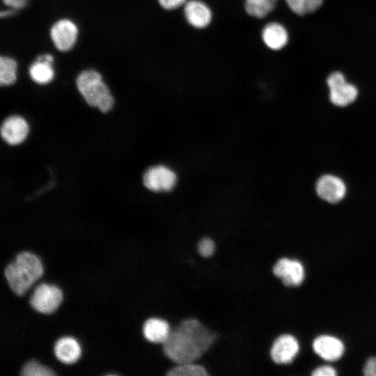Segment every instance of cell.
Wrapping results in <instances>:
<instances>
[{"mask_svg":"<svg viewBox=\"0 0 376 376\" xmlns=\"http://www.w3.org/2000/svg\"><path fill=\"white\" fill-rule=\"evenodd\" d=\"M218 334L195 318L180 321L162 343L164 354L175 364L196 362L212 348Z\"/></svg>","mask_w":376,"mask_h":376,"instance_id":"6da1fadb","label":"cell"},{"mask_svg":"<svg viewBox=\"0 0 376 376\" xmlns=\"http://www.w3.org/2000/svg\"><path fill=\"white\" fill-rule=\"evenodd\" d=\"M40 260L35 254L24 251L18 253L15 260L4 269V275L12 291L21 296L42 274Z\"/></svg>","mask_w":376,"mask_h":376,"instance_id":"7a4b0ae2","label":"cell"},{"mask_svg":"<svg viewBox=\"0 0 376 376\" xmlns=\"http://www.w3.org/2000/svg\"><path fill=\"white\" fill-rule=\"evenodd\" d=\"M76 85L80 94L91 107H97L103 113L112 109L113 97L97 71L93 69L83 70L77 77Z\"/></svg>","mask_w":376,"mask_h":376,"instance_id":"3957f363","label":"cell"},{"mask_svg":"<svg viewBox=\"0 0 376 376\" xmlns=\"http://www.w3.org/2000/svg\"><path fill=\"white\" fill-rule=\"evenodd\" d=\"M61 300L62 292L58 287L42 283L34 289L29 304L38 312L51 313L57 308Z\"/></svg>","mask_w":376,"mask_h":376,"instance_id":"277c9868","label":"cell"},{"mask_svg":"<svg viewBox=\"0 0 376 376\" xmlns=\"http://www.w3.org/2000/svg\"><path fill=\"white\" fill-rule=\"evenodd\" d=\"M329 88V99L332 104L338 107H346L357 98V88L348 83L340 72L331 73L327 79Z\"/></svg>","mask_w":376,"mask_h":376,"instance_id":"5b68a950","label":"cell"},{"mask_svg":"<svg viewBox=\"0 0 376 376\" xmlns=\"http://www.w3.org/2000/svg\"><path fill=\"white\" fill-rule=\"evenodd\" d=\"M177 175L173 170L164 165L149 168L143 176L144 186L152 191H169L177 182Z\"/></svg>","mask_w":376,"mask_h":376,"instance_id":"8992f818","label":"cell"},{"mask_svg":"<svg viewBox=\"0 0 376 376\" xmlns=\"http://www.w3.org/2000/svg\"><path fill=\"white\" fill-rule=\"evenodd\" d=\"M273 274L281 279L286 287H295L301 284L304 279V268L297 260L288 258L279 259L273 265Z\"/></svg>","mask_w":376,"mask_h":376,"instance_id":"52a82bcc","label":"cell"},{"mask_svg":"<svg viewBox=\"0 0 376 376\" xmlns=\"http://www.w3.org/2000/svg\"><path fill=\"white\" fill-rule=\"evenodd\" d=\"M78 36L77 25L68 19L56 21L51 27L50 37L54 46L61 52L70 50Z\"/></svg>","mask_w":376,"mask_h":376,"instance_id":"ba28073f","label":"cell"},{"mask_svg":"<svg viewBox=\"0 0 376 376\" xmlns=\"http://www.w3.org/2000/svg\"><path fill=\"white\" fill-rule=\"evenodd\" d=\"M318 196L329 203H337L345 196L346 185L338 176L326 174L318 178L315 185Z\"/></svg>","mask_w":376,"mask_h":376,"instance_id":"9c48e42d","label":"cell"},{"mask_svg":"<svg viewBox=\"0 0 376 376\" xmlns=\"http://www.w3.org/2000/svg\"><path fill=\"white\" fill-rule=\"evenodd\" d=\"M299 351L297 338L290 334H282L273 342L269 350L271 359L276 364L291 363Z\"/></svg>","mask_w":376,"mask_h":376,"instance_id":"30bf717a","label":"cell"},{"mask_svg":"<svg viewBox=\"0 0 376 376\" xmlns=\"http://www.w3.org/2000/svg\"><path fill=\"white\" fill-rule=\"evenodd\" d=\"M184 15L187 22L198 29L206 28L212 19L210 8L201 0H188L184 5Z\"/></svg>","mask_w":376,"mask_h":376,"instance_id":"8fae6325","label":"cell"},{"mask_svg":"<svg viewBox=\"0 0 376 376\" xmlns=\"http://www.w3.org/2000/svg\"><path fill=\"white\" fill-rule=\"evenodd\" d=\"M313 348L318 356L329 361L339 359L345 351L343 343L338 338L329 335L318 336L313 340Z\"/></svg>","mask_w":376,"mask_h":376,"instance_id":"7c38bea8","label":"cell"},{"mask_svg":"<svg viewBox=\"0 0 376 376\" xmlns=\"http://www.w3.org/2000/svg\"><path fill=\"white\" fill-rule=\"evenodd\" d=\"M28 133L29 126L26 121L18 116L6 118L1 127V137L10 145L21 143L26 138Z\"/></svg>","mask_w":376,"mask_h":376,"instance_id":"4fadbf2b","label":"cell"},{"mask_svg":"<svg viewBox=\"0 0 376 376\" xmlns=\"http://www.w3.org/2000/svg\"><path fill=\"white\" fill-rule=\"evenodd\" d=\"M53 61L54 58L51 54L38 56L36 61L33 62L29 69L31 79L38 84H46L52 81L54 77Z\"/></svg>","mask_w":376,"mask_h":376,"instance_id":"5bb4252c","label":"cell"},{"mask_svg":"<svg viewBox=\"0 0 376 376\" xmlns=\"http://www.w3.org/2000/svg\"><path fill=\"white\" fill-rule=\"evenodd\" d=\"M264 44L272 50L283 48L288 41V34L285 28L278 22L267 24L262 31Z\"/></svg>","mask_w":376,"mask_h":376,"instance_id":"9a60e30c","label":"cell"},{"mask_svg":"<svg viewBox=\"0 0 376 376\" xmlns=\"http://www.w3.org/2000/svg\"><path fill=\"white\" fill-rule=\"evenodd\" d=\"M171 328L169 322L162 318H150L143 326L145 338L153 343H163L168 338Z\"/></svg>","mask_w":376,"mask_h":376,"instance_id":"2e32d148","label":"cell"},{"mask_svg":"<svg viewBox=\"0 0 376 376\" xmlns=\"http://www.w3.org/2000/svg\"><path fill=\"white\" fill-rule=\"evenodd\" d=\"M56 357L62 363L70 364L75 362L81 354L78 342L72 337L58 338L54 347Z\"/></svg>","mask_w":376,"mask_h":376,"instance_id":"e0dca14e","label":"cell"},{"mask_svg":"<svg viewBox=\"0 0 376 376\" xmlns=\"http://www.w3.org/2000/svg\"><path fill=\"white\" fill-rule=\"evenodd\" d=\"M277 0H245L246 12L251 17L261 19L274 8Z\"/></svg>","mask_w":376,"mask_h":376,"instance_id":"ac0fdd59","label":"cell"},{"mask_svg":"<svg viewBox=\"0 0 376 376\" xmlns=\"http://www.w3.org/2000/svg\"><path fill=\"white\" fill-rule=\"evenodd\" d=\"M168 376H207V368L195 362L175 364L166 373Z\"/></svg>","mask_w":376,"mask_h":376,"instance_id":"d6986e66","label":"cell"},{"mask_svg":"<svg viewBox=\"0 0 376 376\" xmlns=\"http://www.w3.org/2000/svg\"><path fill=\"white\" fill-rule=\"evenodd\" d=\"M17 63L9 56H1L0 58V84L9 86L17 79Z\"/></svg>","mask_w":376,"mask_h":376,"instance_id":"ffe728a7","label":"cell"},{"mask_svg":"<svg viewBox=\"0 0 376 376\" xmlns=\"http://www.w3.org/2000/svg\"><path fill=\"white\" fill-rule=\"evenodd\" d=\"M285 2L292 12L303 15L316 10L322 0H285Z\"/></svg>","mask_w":376,"mask_h":376,"instance_id":"44dd1931","label":"cell"},{"mask_svg":"<svg viewBox=\"0 0 376 376\" xmlns=\"http://www.w3.org/2000/svg\"><path fill=\"white\" fill-rule=\"evenodd\" d=\"M20 374L23 376H51L55 373L50 368L31 360L22 367Z\"/></svg>","mask_w":376,"mask_h":376,"instance_id":"7402d4cb","label":"cell"},{"mask_svg":"<svg viewBox=\"0 0 376 376\" xmlns=\"http://www.w3.org/2000/svg\"><path fill=\"white\" fill-rule=\"evenodd\" d=\"M216 249L215 242L208 237L201 238L196 245L198 253L203 258L212 257L214 254Z\"/></svg>","mask_w":376,"mask_h":376,"instance_id":"603a6c76","label":"cell"},{"mask_svg":"<svg viewBox=\"0 0 376 376\" xmlns=\"http://www.w3.org/2000/svg\"><path fill=\"white\" fill-rule=\"evenodd\" d=\"M188 0H157L164 9L172 10L184 6Z\"/></svg>","mask_w":376,"mask_h":376,"instance_id":"cb8c5ba5","label":"cell"},{"mask_svg":"<svg viewBox=\"0 0 376 376\" xmlns=\"http://www.w3.org/2000/svg\"><path fill=\"white\" fill-rule=\"evenodd\" d=\"M336 375V369L328 365L319 366L311 373L313 376H335Z\"/></svg>","mask_w":376,"mask_h":376,"instance_id":"d4e9b609","label":"cell"},{"mask_svg":"<svg viewBox=\"0 0 376 376\" xmlns=\"http://www.w3.org/2000/svg\"><path fill=\"white\" fill-rule=\"evenodd\" d=\"M363 372L366 376H376V357H370L366 361Z\"/></svg>","mask_w":376,"mask_h":376,"instance_id":"484cf974","label":"cell"},{"mask_svg":"<svg viewBox=\"0 0 376 376\" xmlns=\"http://www.w3.org/2000/svg\"><path fill=\"white\" fill-rule=\"evenodd\" d=\"M3 1L5 5L14 10L22 8L27 3V0H3Z\"/></svg>","mask_w":376,"mask_h":376,"instance_id":"4316f807","label":"cell"},{"mask_svg":"<svg viewBox=\"0 0 376 376\" xmlns=\"http://www.w3.org/2000/svg\"><path fill=\"white\" fill-rule=\"evenodd\" d=\"M14 9L11 10H4V11H1V13H0L1 14V17H8V16H10L12 15L13 13H14Z\"/></svg>","mask_w":376,"mask_h":376,"instance_id":"83f0119b","label":"cell"}]
</instances>
